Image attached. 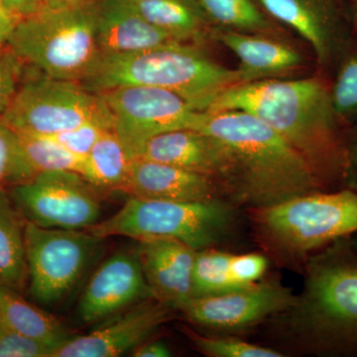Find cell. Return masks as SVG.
Returning <instances> with one entry per match:
<instances>
[{"label": "cell", "mask_w": 357, "mask_h": 357, "mask_svg": "<svg viewBox=\"0 0 357 357\" xmlns=\"http://www.w3.org/2000/svg\"><path fill=\"white\" fill-rule=\"evenodd\" d=\"M325 77L267 79L237 84L206 112L239 110L273 128L304 159L326 192L344 189L349 126L335 112Z\"/></svg>", "instance_id": "1"}, {"label": "cell", "mask_w": 357, "mask_h": 357, "mask_svg": "<svg viewBox=\"0 0 357 357\" xmlns=\"http://www.w3.org/2000/svg\"><path fill=\"white\" fill-rule=\"evenodd\" d=\"M293 306L266 321L274 349L312 356H357V253L351 236L312 255Z\"/></svg>", "instance_id": "2"}, {"label": "cell", "mask_w": 357, "mask_h": 357, "mask_svg": "<svg viewBox=\"0 0 357 357\" xmlns=\"http://www.w3.org/2000/svg\"><path fill=\"white\" fill-rule=\"evenodd\" d=\"M197 130L217 139L230 164L229 201L246 210L326 192L304 159L273 128L239 110L204 112Z\"/></svg>", "instance_id": "3"}, {"label": "cell", "mask_w": 357, "mask_h": 357, "mask_svg": "<svg viewBox=\"0 0 357 357\" xmlns=\"http://www.w3.org/2000/svg\"><path fill=\"white\" fill-rule=\"evenodd\" d=\"M246 211L255 241L270 262L300 273L314 253L357 234V192L349 188Z\"/></svg>", "instance_id": "4"}, {"label": "cell", "mask_w": 357, "mask_h": 357, "mask_svg": "<svg viewBox=\"0 0 357 357\" xmlns=\"http://www.w3.org/2000/svg\"><path fill=\"white\" fill-rule=\"evenodd\" d=\"M82 84L93 93L130 86L167 89L206 112L220 93L243 84V79L238 69L218 64L204 55L198 45L178 43L100 57Z\"/></svg>", "instance_id": "5"}, {"label": "cell", "mask_w": 357, "mask_h": 357, "mask_svg": "<svg viewBox=\"0 0 357 357\" xmlns=\"http://www.w3.org/2000/svg\"><path fill=\"white\" fill-rule=\"evenodd\" d=\"M8 46L46 76L83 83L100 60L93 0H49L22 18Z\"/></svg>", "instance_id": "6"}, {"label": "cell", "mask_w": 357, "mask_h": 357, "mask_svg": "<svg viewBox=\"0 0 357 357\" xmlns=\"http://www.w3.org/2000/svg\"><path fill=\"white\" fill-rule=\"evenodd\" d=\"M238 211V206L225 199L174 202L129 197L114 215L86 230L103 239H174L199 251L220 248L234 236Z\"/></svg>", "instance_id": "7"}, {"label": "cell", "mask_w": 357, "mask_h": 357, "mask_svg": "<svg viewBox=\"0 0 357 357\" xmlns=\"http://www.w3.org/2000/svg\"><path fill=\"white\" fill-rule=\"evenodd\" d=\"M17 132L50 136L91 121L112 128V117L100 93L83 84L44 77L17 89L13 102L0 117Z\"/></svg>", "instance_id": "8"}, {"label": "cell", "mask_w": 357, "mask_h": 357, "mask_svg": "<svg viewBox=\"0 0 357 357\" xmlns=\"http://www.w3.org/2000/svg\"><path fill=\"white\" fill-rule=\"evenodd\" d=\"M105 239L88 230L45 229L25 222L30 293L43 305L62 302L83 281Z\"/></svg>", "instance_id": "9"}, {"label": "cell", "mask_w": 357, "mask_h": 357, "mask_svg": "<svg viewBox=\"0 0 357 357\" xmlns=\"http://www.w3.org/2000/svg\"><path fill=\"white\" fill-rule=\"evenodd\" d=\"M112 117V130L135 159L148 140L177 129H196L204 112L178 93L150 86H119L98 93Z\"/></svg>", "instance_id": "10"}, {"label": "cell", "mask_w": 357, "mask_h": 357, "mask_svg": "<svg viewBox=\"0 0 357 357\" xmlns=\"http://www.w3.org/2000/svg\"><path fill=\"white\" fill-rule=\"evenodd\" d=\"M11 198L25 220L45 229L86 230L100 220L95 188L77 173L38 174L13 185Z\"/></svg>", "instance_id": "11"}, {"label": "cell", "mask_w": 357, "mask_h": 357, "mask_svg": "<svg viewBox=\"0 0 357 357\" xmlns=\"http://www.w3.org/2000/svg\"><path fill=\"white\" fill-rule=\"evenodd\" d=\"M296 295L278 276L266 275L232 292L192 297L178 312L192 325L230 335L248 332L287 311Z\"/></svg>", "instance_id": "12"}, {"label": "cell", "mask_w": 357, "mask_h": 357, "mask_svg": "<svg viewBox=\"0 0 357 357\" xmlns=\"http://www.w3.org/2000/svg\"><path fill=\"white\" fill-rule=\"evenodd\" d=\"M154 299L137 252L117 251L91 275L77 304L82 323L95 324L142 301Z\"/></svg>", "instance_id": "13"}, {"label": "cell", "mask_w": 357, "mask_h": 357, "mask_svg": "<svg viewBox=\"0 0 357 357\" xmlns=\"http://www.w3.org/2000/svg\"><path fill=\"white\" fill-rule=\"evenodd\" d=\"M277 22L287 25L311 47L319 64L328 67L349 47L337 0H259Z\"/></svg>", "instance_id": "14"}, {"label": "cell", "mask_w": 357, "mask_h": 357, "mask_svg": "<svg viewBox=\"0 0 357 357\" xmlns=\"http://www.w3.org/2000/svg\"><path fill=\"white\" fill-rule=\"evenodd\" d=\"M175 310L155 299L142 301L93 332L75 335L54 357H116L146 342L173 318Z\"/></svg>", "instance_id": "15"}, {"label": "cell", "mask_w": 357, "mask_h": 357, "mask_svg": "<svg viewBox=\"0 0 357 357\" xmlns=\"http://www.w3.org/2000/svg\"><path fill=\"white\" fill-rule=\"evenodd\" d=\"M135 159L159 162L206 176L217 183L229 201V157L222 145L208 134L191 128L159 134L143 145Z\"/></svg>", "instance_id": "16"}, {"label": "cell", "mask_w": 357, "mask_h": 357, "mask_svg": "<svg viewBox=\"0 0 357 357\" xmlns=\"http://www.w3.org/2000/svg\"><path fill=\"white\" fill-rule=\"evenodd\" d=\"M135 250L154 299L180 311L192 298L197 250L168 238L139 241Z\"/></svg>", "instance_id": "17"}, {"label": "cell", "mask_w": 357, "mask_h": 357, "mask_svg": "<svg viewBox=\"0 0 357 357\" xmlns=\"http://www.w3.org/2000/svg\"><path fill=\"white\" fill-rule=\"evenodd\" d=\"M121 191L133 198L161 201L227 199L217 183L206 176L144 159L131 160Z\"/></svg>", "instance_id": "18"}, {"label": "cell", "mask_w": 357, "mask_h": 357, "mask_svg": "<svg viewBox=\"0 0 357 357\" xmlns=\"http://www.w3.org/2000/svg\"><path fill=\"white\" fill-rule=\"evenodd\" d=\"M93 3L100 57L182 43L148 22L130 0H93Z\"/></svg>", "instance_id": "19"}, {"label": "cell", "mask_w": 357, "mask_h": 357, "mask_svg": "<svg viewBox=\"0 0 357 357\" xmlns=\"http://www.w3.org/2000/svg\"><path fill=\"white\" fill-rule=\"evenodd\" d=\"M213 38L238 59L243 84L278 79L303 67L299 52L277 37L217 28Z\"/></svg>", "instance_id": "20"}, {"label": "cell", "mask_w": 357, "mask_h": 357, "mask_svg": "<svg viewBox=\"0 0 357 357\" xmlns=\"http://www.w3.org/2000/svg\"><path fill=\"white\" fill-rule=\"evenodd\" d=\"M155 27L178 42L198 45L213 38L215 27L199 0H130Z\"/></svg>", "instance_id": "21"}, {"label": "cell", "mask_w": 357, "mask_h": 357, "mask_svg": "<svg viewBox=\"0 0 357 357\" xmlns=\"http://www.w3.org/2000/svg\"><path fill=\"white\" fill-rule=\"evenodd\" d=\"M255 267L248 253L220 248L197 251L192 272V297L220 295L253 285Z\"/></svg>", "instance_id": "22"}, {"label": "cell", "mask_w": 357, "mask_h": 357, "mask_svg": "<svg viewBox=\"0 0 357 357\" xmlns=\"http://www.w3.org/2000/svg\"><path fill=\"white\" fill-rule=\"evenodd\" d=\"M0 324L6 330L59 344H65L75 337L55 317L3 285H0Z\"/></svg>", "instance_id": "23"}, {"label": "cell", "mask_w": 357, "mask_h": 357, "mask_svg": "<svg viewBox=\"0 0 357 357\" xmlns=\"http://www.w3.org/2000/svg\"><path fill=\"white\" fill-rule=\"evenodd\" d=\"M25 218L0 188V285L18 291L27 276Z\"/></svg>", "instance_id": "24"}, {"label": "cell", "mask_w": 357, "mask_h": 357, "mask_svg": "<svg viewBox=\"0 0 357 357\" xmlns=\"http://www.w3.org/2000/svg\"><path fill=\"white\" fill-rule=\"evenodd\" d=\"M217 28L234 31L281 36L282 29L263 8L259 0H199Z\"/></svg>", "instance_id": "25"}, {"label": "cell", "mask_w": 357, "mask_h": 357, "mask_svg": "<svg viewBox=\"0 0 357 357\" xmlns=\"http://www.w3.org/2000/svg\"><path fill=\"white\" fill-rule=\"evenodd\" d=\"M130 162L121 140L112 129H109L84 158L81 176L96 189L121 191Z\"/></svg>", "instance_id": "26"}, {"label": "cell", "mask_w": 357, "mask_h": 357, "mask_svg": "<svg viewBox=\"0 0 357 357\" xmlns=\"http://www.w3.org/2000/svg\"><path fill=\"white\" fill-rule=\"evenodd\" d=\"M25 182L38 174L68 171L81 175L84 158L70 153L47 136L17 132Z\"/></svg>", "instance_id": "27"}, {"label": "cell", "mask_w": 357, "mask_h": 357, "mask_svg": "<svg viewBox=\"0 0 357 357\" xmlns=\"http://www.w3.org/2000/svg\"><path fill=\"white\" fill-rule=\"evenodd\" d=\"M197 351L208 357H286L285 354L272 347L255 344L232 335H203L188 326H182Z\"/></svg>", "instance_id": "28"}, {"label": "cell", "mask_w": 357, "mask_h": 357, "mask_svg": "<svg viewBox=\"0 0 357 357\" xmlns=\"http://www.w3.org/2000/svg\"><path fill=\"white\" fill-rule=\"evenodd\" d=\"M331 93L337 116L351 128L357 121V46L349 45L340 58Z\"/></svg>", "instance_id": "29"}, {"label": "cell", "mask_w": 357, "mask_h": 357, "mask_svg": "<svg viewBox=\"0 0 357 357\" xmlns=\"http://www.w3.org/2000/svg\"><path fill=\"white\" fill-rule=\"evenodd\" d=\"M24 182L17 134L0 119V188Z\"/></svg>", "instance_id": "30"}, {"label": "cell", "mask_w": 357, "mask_h": 357, "mask_svg": "<svg viewBox=\"0 0 357 357\" xmlns=\"http://www.w3.org/2000/svg\"><path fill=\"white\" fill-rule=\"evenodd\" d=\"M62 345L4 328L0 333V357H54Z\"/></svg>", "instance_id": "31"}, {"label": "cell", "mask_w": 357, "mask_h": 357, "mask_svg": "<svg viewBox=\"0 0 357 357\" xmlns=\"http://www.w3.org/2000/svg\"><path fill=\"white\" fill-rule=\"evenodd\" d=\"M109 129H112V126L105 122L91 121L47 137L57 142L70 153L86 158V155L95 146L96 141Z\"/></svg>", "instance_id": "32"}, {"label": "cell", "mask_w": 357, "mask_h": 357, "mask_svg": "<svg viewBox=\"0 0 357 357\" xmlns=\"http://www.w3.org/2000/svg\"><path fill=\"white\" fill-rule=\"evenodd\" d=\"M23 61L10 47L0 50V117L13 102L22 74Z\"/></svg>", "instance_id": "33"}, {"label": "cell", "mask_w": 357, "mask_h": 357, "mask_svg": "<svg viewBox=\"0 0 357 357\" xmlns=\"http://www.w3.org/2000/svg\"><path fill=\"white\" fill-rule=\"evenodd\" d=\"M345 188L357 192V121L349 128L347 136V174Z\"/></svg>", "instance_id": "34"}, {"label": "cell", "mask_w": 357, "mask_h": 357, "mask_svg": "<svg viewBox=\"0 0 357 357\" xmlns=\"http://www.w3.org/2000/svg\"><path fill=\"white\" fill-rule=\"evenodd\" d=\"M22 18L0 2V50L8 47L11 36Z\"/></svg>", "instance_id": "35"}, {"label": "cell", "mask_w": 357, "mask_h": 357, "mask_svg": "<svg viewBox=\"0 0 357 357\" xmlns=\"http://www.w3.org/2000/svg\"><path fill=\"white\" fill-rule=\"evenodd\" d=\"M169 345L162 340H146L132 351L135 357H170L172 356Z\"/></svg>", "instance_id": "36"}, {"label": "cell", "mask_w": 357, "mask_h": 357, "mask_svg": "<svg viewBox=\"0 0 357 357\" xmlns=\"http://www.w3.org/2000/svg\"><path fill=\"white\" fill-rule=\"evenodd\" d=\"M49 0H0L7 8L23 18L36 13Z\"/></svg>", "instance_id": "37"}, {"label": "cell", "mask_w": 357, "mask_h": 357, "mask_svg": "<svg viewBox=\"0 0 357 357\" xmlns=\"http://www.w3.org/2000/svg\"><path fill=\"white\" fill-rule=\"evenodd\" d=\"M351 241L354 250H356L357 253V234H352L351 236Z\"/></svg>", "instance_id": "38"}, {"label": "cell", "mask_w": 357, "mask_h": 357, "mask_svg": "<svg viewBox=\"0 0 357 357\" xmlns=\"http://www.w3.org/2000/svg\"><path fill=\"white\" fill-rule=\"evenodd\" d=\"M354 28H356V30L357 31V0L356 1V6H354Z\"/></svg>", "instance_id": "39"}, {"label": "cell", "mask_w": 357, "mask_h": 357, "mask_svg": "<svg viewBox=\"0 0 357 357\" xmlns=\"http://www.w3.org/2000/svg\"><path fill=\"white\" fill-rule=\"evenodd\" d=\"M2 328H3V326H2L1 324H0V333L2 332Z\"/></svg>", "instance_id": "40"}]
</instances>
